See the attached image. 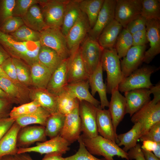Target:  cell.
<instances>
[{
	"mask_svg": "<svg viewBox=\"0 0 160 160\" xmlns=\"http://www.w3.org/2000/svg\"><path fill=\"white\" fill-rule=\"evenodd\" d=\"M0 45L11 57L20 59L30 66L38 62V54L41 46L39 41H19L0 31Z\"/></svg>",
	"mask_w": 160,
	"mask_h": 160,
	"instance_id": "cell-1",
	"label": "cell"
},
{
	"mask_svg": "<svg viewBox=\"0 0 160 160\" xmlns=\"http://www.w3.org/2000/svg\"><path fill=\"white\" fill-rule=\"evenodd\" d=\"M80 137L87 150L93 155L103 156L105 160H115L113 157L116 156L129 160L127 153L112 140L99 135L89 138L82 134Z\"/></svg>",
	"mask_w": 160,
	"mask_h": 160,
	"instance_id": "cell-2",
	"label": "cell"
},
{
	"mask_svg": "<svg viewBox=\"0 0 160 160\" xmlns=\"http://www.w3.org/2000/svg\"><path fill=\"white\" fill-rule=\"evenodd\" d=\"M120 59L114 48L103 49L100 62L107 74V92L111 94L122 80Z\"/></svg>",
	"mask_w": 160,
	"mask_h": 160,
	"instance_id": "cell-3",
	"label": "cell"
},
{
	"mask_svg": "<svg viewBox=\"0 0 160 160\" xmlns=\"http://www.w3.org/2000/svg\"><path fill=\"white\" fill-rule=\"evenodd\" d=\"M156 70V68L150 65L139 68L121 81L118 86V90L124 92L137 89L151 88L153 86L151 76Z\"/></svg>",
	"mask_w": 160,
	"mask_h": 160,
	"instance_id": "cell-4",
	"label": "cell"
},
{
	"mask_svg": "<svg viewBox=\"0 0 160 160\" xmlns=\"http://www.w3.org/2000/svg\"><path fill=\"white\" fill-rule=\"evenodd\" d=\"M40 32L41 46L50 48L56 52L64 60L70 56L66 36L60 29L47 28Z\"/></svg>",
	"mask_w": 160,
	"mask_h": 160,
	"instance_id": "cell-5",
	"label": "cell"
},
{
	"mask_svg": "<svg viewBox=\"0 0 160 160\" xmlns=\"http://www.w3.org/2000/svg\"><path fill=\"white\" fill-rule=\"evenodd\" d=\"M68 0H38L47 27L61 29Z\"/></svg>",
	"mask_w": 160,
	"mask_h": 160,
	"instance_id": "cell-6",
	"label": "cell"
},
{
	"mask_svg": "<svg viewBox=\"0 0 160 160\" xmlns=\"http://www.w3.org/2000/svg\"><path fill=\"white\" fill-rule=\"evenodd\" d=\"M131 121L139 123L142 135L145 134L152 125L160 122V101L151 100L131 117Z\"/></svg>",
	"mask_w": 160,
	"mask_h": 160,
	"instance_id": "cell-7",
	"label": "cell"
},
{
	"mask_svg": "<svg viewBox=\"0 0 160 160\" xmlns=\"http://www.w3.org/2000/svg\"><path fill=\"white\" fill-rule=\"evenodd\" d=\"M79 49L82 59L89 76L95 71L100 62L103 49L97 40L88 35L81 43Z\"/></svg>",
	"mask_w": 160,
	"mask_h": 160,
	"instance_id": "cell-8",
	"label": "cell"
},
{
	"mask_svg": "<svg viewBox=\"0 0 160 160\" xmlns=\"http://www.w3.org/2000/svg\"><path fill=\"white\" fill-rule=\"evenodd\" d=\"M70 144L60 135L42 142H37L32 147L19 148L18 154L36 152L41 155L56 154L63 155L70 149Z\"/></svg>",
	"mask_w": 160,
	"mask_h": 160,
	"instance_id": "cell-9",
	"label": "cell"
},
{
	"mask_svg": "<svg viewBox=\"0 0 160 160\" xmlns=\"http://www.w3.org/2000/svg\"><path fill=\"white\" fill-rule=\"evenodd\" d=\"M141 8V0H116L114 19L125 28L140 15Z\"/></svg>",
	"mask_w": 160,
	"mask_h": 160,
	"instance_id": "cell-10",
	"label": "cell"
},
{
	"mask_svg": "<svg viewBox=\"0 0 160 160\" xmlns=\"http://www.w3.org/2000/svg\"><path fill=\"white\" fill-rule=\"evenodd\" d=\"M90 29L87 17L82 12L78 19L66 36L71 55L74 54L79 49Z\"/></svg>",
	"mask_w": 160,
	"mask_h": 160,
	"instance_id": "cell-11",
	"label": "cell"
},
{
	"mask_svg": "<svg viewBox=\"0 0 160 160\" xmlns=\"http://www.w3.org/2000/svg\"><path fill=\"white\" fill-rule=\"evenodd\" d=\"M96 108L87 102H79V109L81 131L82 135L88 137H93L99 135L96 124Z\"/></svg>",
	"mask_w": 160,
	"mask_h": 160,
	"instance_id": "cell-12",
	"label": "cell"
},
{
	"mask_svg": "<svg viewBox=\"0 0 160 160\" xmlns=\"http://www.w3.org/2000/svg\"><path fill=\"white\" fill-rule=\"evenodd\" d=\"M146 30L150 48L145 51L143 62L148 64L160 53V20H147Z\"/></svg>",
	"mask_w": 160,
	"mask_h": 160,
	"instance_id": "cell-13",
	"label": "cell"
},
{
	"mask_svg": "<svg viewBox=\"0 0 160 160\" xmlns=\"http://www.w3.org/2000/svg\"><path fill=\"white\" fill-rule=\"evenodd\" d=\"M116 0H104L96 23L89 31L88 35L97 39L103 29L114 19Z\"/></svg>",
	"mask_w": 160,
	"mask_h": 160,
	"instance_id": "cell-14",
	"label": "cell"
},
{
	"mask_svg": "<svg viewBox=\"0 0 160 160\" xmlns=\"http://www.w3.org/2000/svg\"><path fill=\"white\" fill-rule=\"evenodd\" d=\"M146 45L132 46L121 61L122 80L139 68L143 63Z\"/></svg>",
	"mask_w": 160,
	"mask_h": 160,
	"instance_id": "cell-15",
	"label": "cell"
},
{
	"mask_svg": "<svg viewBox=\"0 0 160 160\" xmlns=\"http://www.w3.org/2000/svg\"><path fill=\"white\" fill-rule=\"evenodd\" d=\"M79 108L65 115L63 126L60 135L70 145L78 140L81 132Z\"/></svg>",
	"mask_w": 160,
	"mask_h": 160,
	"instance_id": "cell-16",
	"label": "cell"
},
{
	"mask_svg": "<svg viewBox=\"0 0 160 160\" xmlns=\"http://www.w3.org/2000/svg\"><path fill=\"white\" fill-rule=\"evenodd\" d=\"M47 140L45 127L41 125L28 126L21 128L17 136L18 148L28 147L35 142Z\"/></svg>",
	"mask_w": 160,
	"mask_h": 160,
	"instance_id": "cell-17",
	"label": "cell"
},
{
	"mask_svg": "<svg viewBox=\"0 0 160 160\" xmlns=\"http://www.w3.org/2000/svg\"><path fill=\"white\" fill-rule=\"evenodd\" d=\"M124 93L126 102V113L131 117L151 100V92L150 89L140 88Z\"/></svg>",
	"mask_w": 160,
	"mask_h": 160,
	"instance_id": "cell-18",
	"label": "cell"
},
{
	"mask_svg": "<svg viewBox=\"0 0 160 160\" xmlns=\"http://www.w3.org/2000/svg\"><path fill=\"white\" fill-rule=\"evenodd\" d=\"M103 69L101 62L95 71L89 76L88 79L91 93L94 97L97 92L100 100V107L101 109L108 107L109 102L107 96L106 85L103 82Z\"/></svg>",
	"mask_w": 160,
	"mask_h": 160,
	"instance_id": "cell-19",
	"label": "cell"
},
{
	"mask_svg": "<svg viewBox=\"0 0 160 160\" xmlns=\"http://www.w3.org/2000/svg\"><path fill=\"white\" fill-rule=\"evenodd\" d=\"M108 109L110 113L115 132L117 127L122 120L126 113V102L118 87L112 91Z\"/></svg>",
	"mask_w": 160,
	"mask_h": 160,
	"instance_id": "cell-20",
	"label": "cell"
},
{
	"mask_svg": "<svg viewBox=\"0 0 160 160\" xmlns=\"http://www.w3.org/2000/svg\"><path fill=\"white\" fill-rule=\"evenodd\" d=\"M89 77L81 56L79 48L69 58L67 78V84L87 80Z\"/></svg>",
	"mask_w": 160,
	"mask_h": 160,
	"instance_id": "cell-21",
	"label": "cell"
},
{
	"mask_svg": "<svg viewBox=\"0 0 160 160\" xmlns=\"http://www.w3.org/2000/svg\"><path fill=\"white\" fill-rule=\"evenodd\" d=\"M96 124L99 135L117 143V134L114 130L108 109L97 108Z\"/></svg>",
	"mask_w": 160,
	"mask_h": 160,
	"instance_id": "cell-22",
	"label": "cell"
},
{
	"mask_svg": "<svg viewBox=\"0 0 160 160\" xmlns=\"http://www.w3.org/2000/svg\"><path fill=\"white\" fill-rule=\"evenodd\" d=\"M69 58L63 60L52 74L46 89L55 96H57L62 92L67 84Z\"/></svg>",
	"mask_w": 160,
	"mask_h": 160,
	"instance_id": "cell-23",
	"label": "cell"
},
{
	"mask_svg": "<svg viewBox=\"0 0 160 160\" xmlns=\"http://www.w3.org/2000/svg\"><path fill=\"white\" fill-rule=\"evenodd\" d=\"M88 79L68 84L64 89L79 102H87L97 108H100V102L93 97L89 91Z\"/></svg>",
	"mask_w": 160,
	"mask_h": 160,
	"instance_id": "cell-24",
	"label": "cell"
},
{
	"mask_svg": "<svg viewBox=\"0 0 160 160\" xmlns=\"http://www.w3.org/2000/svg\"><path fill=\"white\" fill-rule=\"evenodd\" d=\"M21 128L15 122L0 140V158L17 153L18 148L17 146V136Z\"/></svg>",
	"mask_w": 160,
	"mask_h": 160,
	"instance_id": "cell-25",
	"label": "cell"
},
{
	"mask_svg": "<svg viewBox=\"0 0 160 160\" xmlns=\"http://www.w3.org/2000/svg\"><path fill=\"white\" fill-rule=\"evenodd\" d=\"M123 28L115 19L103 29L97 39L102 48H114L118 36Z\"/></svg>",
	"mask_w": 160,
	"mask_h": 160,
	"instance_id": "cell-26",
	"label": "cell"
},
{
	"mask_svg": "<svg viewBox=\"0 0 160 160\" xmlns=\"http://www.w3.org/2000/svg\"><path fill=\"white\" fill-rule=\"evenodd\" d=\"M79 0H68L66 3L60 29L65 36L82 12L79 7Z\"/></svg>",
	"mask_w": 160,
	"mask_h": 160,
	"instance_id": "cell-27",
	"label": "cell"
},
{
	"mask_svg": "<svg viewBox=\"0 0 160 160\" xmlns=\"http://www.w3.org/2000/svg\"><path fill=\"white\" fill-rule=\"evenodd\" d=\"M30 96L32 101L37 102L50 114L58 112L56 96L46 89H36L32 91Z\"/></svg>",
	"mask_w": 160,
	"mask_h": 160,
	"instance_id": "cell-28",
	"label": "cell"
},
{
	"mask_svg": "<svg viewBox=\"0 0 160 160\" xmlns=\"http://www.w3.org/2000/svg\"><path fill=\"white\" fill-rule=\"evenodd\" d=\"M21 18L24 25L35 31L40 32L48 28L38 4L31 6L26 14Z\"/></svg>",
	"mask_w": 160,
	"mask_h": 160,
	"instance_id": "cell-29",
	"label": "cell"
},
{
	"mask_svg": "<svg viewBox=\"0 0 160 160\" xmlns=\"http://www.w3.org/2000/svg\"><path fill=\"white\" fill-rule=\"evenodd\" d=\"M32 84L39 89H46L52 74L45 66L39 62L30 66Z\"/></svg>",
	"mask_w": 160,
	"mask_h": 160,
	"instance_id": "cell-30",
	"label": "cell"
},
{
	"mask_svg": "<svg viewBox=\"0 0 160 160\" xmlns=\"http://www.w3.org/2000/svg\"><path fill=\"white\" fill-rule=\"evenodd\" d=\"M141 135V125L138 122L135 123L131 129L127 132L117 134V144L119 147L124 145L122 149L127 153L136 145L137 140Z\"/></svg>",
	"mask_w": 160,
	"mask_h": 160,
	"instance_id": "cell-31",
	"label": "cell"
},
{
	"mask_svg": "<svg viewBox=\"0 0 160 160\" xmlns=\"http://www.w3.org/2000/svg\"><path fill=\"white\" fill-rule=\"evenodd\" d=\"M38 62L47 68L52 74L63 60L55 50L41 46L38 54Z\"/></svg>",
	"mask_w": 160,
	"mask_h": 160,
	"instance_id": "cell-32",
	"label": "cell"
},
{
	"mask_svg": "<svg viewBox=\"0 0 160 160\" xmlns=\"http://www.w3.org/2000/svg\"><path fill=\"white\" fill-rule=\"evenodd\" d=\"M50 114L40 107L35 111L19 117L15 122L23 128L33 124H38L45 127L46 122Z\"/></svg>",
	"mask_w": 160,
	"mask_h": 160,
	"instance_id": "cell-33",
	"label": "cell"
},
{
	"mask_svg": "<svg viewBox=\"0 0 160 160\" xmlns=\"http://www.w3.org/2000/svg\"><path fill=\"white\" fill-rule=\"evenodd\" d=\"M104 0H79L80 9L87 16L91 29L96 23Z\"/></svg>",
	"mask_w": 160,
	"mask_h": 160,
	"instance_id": "cell-34",
	"label": "cell"
},
{
	"mask_svg": "<svg viewBox=\"0 0 160 160\" xmlns=\"http://www.w3.org/2000/svg\"><path fill=\"white\" fill-rule=\"evenodd\" d=\"M56 97L58 112L65 115L79 107V101L65 89Z\"/></svg>",
	"mask_w": 160,
	"mask_h": 160,
	"instance_id": "cell-35",
	"label": "cell"
},
{
	"mask_svg": "<svg viewBox=\"0 0 160 160\" xmlns=\"http://www.w3.org/2000/svg\"><path fill=\"white\" fill-rule=\"evenodd\" d=\"M65 115L58 112L50 114L45 126L47 137L50 139L60 135L64 124Z\"/></svg>",
	"mask_w": 160,
	"mask_h": 160,
	"instance_id": "cell-36",
	"label": "cell"
},
{
	"mask_svg": "<svg viewBox=\"0 0 160 160\" xmlns=\"http://www.w3.org/2000/svg\"><path fill=\"white\" fill-rule=\"evenodd\" d=\"M132 34L125 28H123L119 34L114 48L120 59L123 58L132 46Z\"/></svg>",
	"mask_w": 160,
	"mask_h": 160,
	"instance_id": "cell-37",
	"label": "cell"
},
{
	"mask_svg": "<svg viewBox=\"0 0 160 160\" xmlns=\"http://www.w3.org/2000/svg\"><path fill=\"white\" fill-rule=\"evenodd\" d=\"M140 15L146 20H160V3L159 0H141Z\"/></svg>",
	"mask_w": 160,
	"mask_h": 160,
	"instance_id": "cell-38",
	"label": "cell"
},
{
	"mask_svg": "<svg viewBox=\"0 0 160 160\" xmlns=\"http://www.w3.org/2000/svg\"><path fill=\"white\" fill-rule=\"evenodd\" d=\"M9 34L15 40L20 42H37L40 39V32L31 29L25 25Z\"/></svg>",
	"mask_w": 160,
	"mask_h": 160,
	"instance_id": "cell-39",
	"label": "cell"
},
{
	"mask_svg": "<svg viewBox=\"0 0 160 160\" xmlns=\"http://www.w3.org/2000/svg\"><path fill=\"white\" fill-rule=\"evenodd\" d=\"M12 58L16 68L17 76L19 82L23 86H26L32 84L30 68L29 67L27 64L20 59Z\"/></svg>",
	"mask_w": 160,
	"mask_h": 160,
	"instance_id": "cell-40",
	"label": "cell"
},
{
	"mask_svg": "<svg viewBox=\"0 0 160 160\" xmlns=\"http://www.w3.org/2000/svg\"><path fill=\"white\" fill-rule=\"evenodd\" d=\"M0 87L10 97L13 102H20L21 89L10 79L0 77Z\"/></svg>",
	"mask_w": 160,
	"mask_h": 160,
	"instance_id": "cell-41",
	"label": "cell"
},
{
	"mask_svg": "<svg viewBox=\"0 0 160 160\" xmlns=\"http://www.w3.org/2000/svg\"><path fill=\"white\" fill-rule=\"evenodd\" d=\"M40 107V105L34 101L23 103L19 106L13 107L10 112L9 117L15 120L19 117L35 111Z\"/></svg>",
	"mask_w": 160,
	"mask_h": 160,
	"instance_id": "cell-42",
	"label": "cell"
},
{
	"mask_svg": "<svg viewBox=\"0 0 160 160\" xmlns=\"http://www.w3.org/2000/svg\"><path fill=\"white\" fill-rule=\"evenodd\" d=\"M78 141L79 148L77 151L72 156L64 158V160H103L91 154L87 149L80 137Z\"/></svg>",
	"mask_w": 160,
	"mask_h": 160,
	"instance_id": "cell-43",
	"label": "cell"
},
{
	"mask_svg": "<svg viewBox=\"0 0 160 160\" xmlns=\"http://www.w3.org/2000/svg\"><path fill=\"white\" fill-rule=\"evenodd\" d=\"M24 25L21 17L12 16L6 20L0 26V31L4 33L9 34Z\"/></svg>",
	"mask_w": 160,
	"mask_h": 160,
	"instance_id": "cell-44",
	"label": "cell"
},
{
	"mask_svg": "<svg viewBox=\"0 0 160 160\" xmlns=\"http://www.w3.org/2000/svg\"><path fill=\"white\" fill-rule=\"evenodd\" d=\"M15 0H0V26L13 16Z\"/></svg>",
	"mask_w": 160,
	"mask_h": 160,
	"instance_id": "cell-45",
	"label": "cell"
},
{
	"mask_svg": "<svg viewBox=\"0 0 160 160\" xmlns=\"http://www.w3.org/2000/svg\"><path fill=\"white\" fill-rule=\"evenodd\" d=\"M38 4L36 0H15L13 11V16L22 18L33 5Z\"/></svg>",
	"mask_w": 160,
	"mask_h": 160,
	"instance_id": "cell-46",
	"label": "cell"
},
{
	"mask_svg": "<svg viewBox=\"0 0 160 160\" xmlns=\"http://www.w3.org/2000/svg\"><path fill=\"white\" fill-rule=\"evenodd\" d=\"M0 66L9 79L21 88L19 86L21 84L18 80L16 68L12 57L5 60Z\"/></svg>",
	"mask_w": 160,
	"mask_h": 160,
	"instance_id": "cell-47",
	"label": "cell"
},
{
	"mask_svg": "<svg viewBox=\"0 0 160 160\" xmlns=\"http://www.w3.org/2000/svg\"><path fill=\"white\" fill-rule=\"evenodd\" d=\"M147 20L141 15L129 22L125 28L132 34L146 29Z\"/></svg>",
	"mask_w": 160,
	"mask_h": 160,
	"instance_id": "cell-48",
	"label": "cell"
},
{
	"mask_svg": "<svg viewBox=\"0 0 160 160\" xmlns=\"http://www.w3.org/2000/svg\"><path fill=\"white\" fill-rule=\"evenodd\" d=\"M139 139L142 142L149 140L156 143H160V122L152 125L147 132L142 135Z\"/></svg>",
	"mask_w": 160,
	"mask_h": 160,
	"instance_id": "cell-49",
	"label": "cell"
},
{
	"mask_svg": "<svg viewBox=\"0 0 160 160\" xmlns=\"http://www.w3.org/2000/svg\"><path fill=\"white\" fill-rule=\"evenodd\" d=\"M132 35V46L145 45L148 42L146 29L136 32Z\"/></svg>",
	"mask_w": 160,
	"mask_h": 160,
	"instance_id": "cell-50",
	"label": "cell"
},
{
	"mask_svg": "<svg viewBox=\"0 0 160 160\" xmlns=\"http://www.w3.org/2000/svg\"><path fill=\"white\" fill-rule=\"evenodd\" d=\"M141 147L140 145L137 143L127 152L129 160H146Z\"/></svg>",
	"mask_w": 160,
	"mask_h": 160,
	"instance_id": "cell-51",
	"label": "cell"
},
{
	"mask_svg": "<svg viewBox=\"0 0 160 160\" xmlns=\"http://www.w3.org/2000/svg\"><path fill=\"white\" fill-rule=\"evenodd\" d=\"M15 120L9 117L0 119V140L11 127Z\"/></svg>",
	"mask_w": 160,
	"mask_h": 160,
	"instance_id": "cell-52",
	"label": "cell"
},
{
	"mask_svg": "<svg viewBox=\"0 0 160 160\" xmlns=\"http://www.w3.org/2000/svg\"><path fill=\"white\" fill-rule=\"evenodd\" d=\"M12 103L9 100L0 98V119L9 117Z\"/></svg>",
	"mask_w": 160,
	"mask_h": 160,
	"instance_id": "cell-53",
	"label": "cell"
},
{
	"mask_svg": "<svg viewBox=\"0 0 160 160\" xmlns=\"http://www.w3.org/2000/svg\"><path fill=\"white\" fill-rule=\"evenodd\" d=\"M0 160H35L27 153L7 155L0 158Z\"/></svg>",
	"mask_w": 160,
	"mask_h": 160,
	"instance_id": "cell-54",
	"label": "cell"
},
{
	"mask_svg": "<svg viewBox=\"0 0 160 160\" xmlns=\"http://www.w3.org/2000/svg\"><path fill=\"white\" fill-rule=\"evenodd\" d=\"M142 142L141 149L151 152L155 150L157 144V143L149 140H145Z\"/></svg>",
	"mask_w": 160,
	"mask_h": 160,
	"instance_id": "cell-55",
	"label": "cell"
},
{
	"mask_svg": "<svg viewBox=\"0 0 160 160\" xmlns=\"http://www.w3.org/2000/svg\"><path fill=\"white\" fill-rule=\"evenodd\" d=\"M151 92V94L153 95V99L158 101H160V84L159 83L156 84L150 89Z\"/></svg>",
	"mask_w": 160,
	"mask_h": 160,
	"instance_id": "cell-56",
	"label": "cell"
},
{
	"mask_svg": "<svg viewBox=\"0 0 160 160\" xmlns=\"http://www.w3.org/2000/svg\"><path fill=\"white\" fill-rule=\"evenodd\" d=\"M62 156L56 154H45L41 160H64Z\"/></svg>",
	"mask_w": 160,
	"mask_h": 160,
	"instance_id": "cell-57",
	"label": "cell"
},
{
	"mask_svg": "<svg viewBox=\"0 0 160 160\" xmlns=\"http://www.w3.org/2000/svg\"><path fill=\"white\" fill-rule=\"evenodd\" d=\"M10 57L8 53L0 45V65L5 60Z\"/></svg>",
	"mask_w": 160,
	"mask_h": 160,
	"instance_id": "cell-58",
	"label": "cell"
},
{
	"mask_svg": "<svg viewBox=\"0 0 160 160\" xmlns=\"http://www.w3.org/2000/svg\"><path fill=\"white\" fill-rule=\"evenodd\" d=\"M146 160H160L151 152L142 149Z\"/></svg>",
	"mask_w": 160,
	"mask_h": 160,
	"instance_id": "cell-59",
	"label": "cell"
},
{
	"mask_svg": "<svg viewBox=\"0 0 160 160\" xmlns=\"http://www.w3.org/2000/svg\"><path fill=\"white\" fill-rule=\"evenodd\" d=\"M152 152L156 157L160 159V143H157L155 149Z\"/></svg>",
	"mask_w": 160,
	"mask_h": 160,
	"instance_id": "cell-60",
	"label": "cell"
},
{
	"mask_svg": "<svg viewBox=\"0 0 160 160\" xmlns=\"http://www.w3.org/2000/svg\"><path fill=\"white\" fill-rule=\"evenodd\" d=\"M0 98L7 99L13 103L9 96L0 87Z\"/></svg>",
	"mask_w": 160,
	"mask_h": 160,
	"instance_id": "cell-61",
	"label": "cell"
},
{
	"mask_svg": "<svg viewBox=\"0 0 160 160\" xmlns=\"http://www.w3.org/2000/svg\"><path fill=\"white\" fill-rule=\"evenodd\" d=\"M0 77H5V78H8L10 79L7 76V75L3 71L0 65Z\"/></svg>",
	"mask_w": 160,
	"mask_h": 160,
	"instance_id": "cell-62",
	"label": "cell"
}]
</instances>
